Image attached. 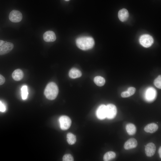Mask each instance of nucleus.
Masks as SVG:
<instances>
[{
	"instance_id": "obj_24",
	"label": "nucleus",
	"mask_w": 161,
	"mask_h": 161,
	"mask_svg": "<svg viewBox=\"0 0 161 161\" xmlns=\"http://www.w3.org/2000/svg\"><path fill=\"white\" fill-rule=\"evenodd\" d=\"M130 97L133 95L135 92L136 89L134 87H130L127 91Z\"/></svg>"
},
{
	"instance_id": "obj_6",
	"label": "nucleus",
	"mask_w": 161,
	"mask_h": 161,
	"mask_svg": "<svg viewBox=\"0 0 161 161\" xmlns=\"http://www.w3.org/2000/svg\"><path fill=\"white\" fill-rule=\"evenodd\" d=\"M106 117L109 119H112L116 116L117 113L116 106L112 104H109L106 106Z\"/></svg>"
},
{
	"instance_id": "obj_18",
	"label": "nucleus",
	"mask_w": 161,
	"mask_h": 161,
	"mask_svg": "<svg viewBox=\"0 0 161 161\" xmlns=\"http://www.w3.org/2000/svg\"><path fill=\"white\" fill-rule=\"evenodd\" d=\"M95 83L97 86H103L105 83V80L103 77L100 76H97L94 79Z\"/></svg>"
},
{
	"instance_id": "obj_15",
	"label": "nucleus",
	"mask_w": 161,
	"mask_h": 161,
	"mask_svg": "<svg viewBox=\"0 0 161 161\" xmlns=\"http://www.w3.org/2000/svg\"><path fill=\"white\" fill-rule=\"evenodd\" d=\"M69 75L70 78L75 79L81 77L82 73L78 69L74 68L70 70Z\"/></svg>"
},
{
	"instance_id": "obj_13",
	"label": "nucleus",
	"mask_w": 161,
	"mask_h": 161,
	"mask_svg": "<svg viewBox=\"0 0 161 161\" xmlns=\"http://www.w3.org/2000/svg\"><path fill=\"white\" fill-rule=\"evenodd\" d=\"M129 16V13L126 9L123 8L120 10L118 13V17L120 20L124 22L126 21Z\"/></svg>"
},
{
	"instance_id": "obj_29",
	"label": "nucleus",
	"mask_w": 161,
	"mask_h": 161,
	"mask_svg": "<svg viewBox=\"0 0 161 161\" xmlns=\"http://www.w3.org/2000/svg\"><path fill=\"white\" fill-rule=\"evenodd\" d=\"M65 0L66 1H69V0Z\"/></svg>"
},
{
	"instance_id": "obj_26",
	"label": "nucleus",
	"mask_w": 161,
	"mask_h": 161,
	"mask_svg": "<svg viewBox=\"0 0 161 161\" xmlns=\"http://www.w3.org/2000/svg\"><path fill=\"white\" fill-rule=\"evenodd\" d=\"M5 81L4 77L0 74V85L3 84Z\"/></svg>"
},
{
	"instance_id": "obj_16",
	"label": "nucleus",
	"mask_w": 161,
	"mask_h": 161,
	"mask_svg": "<svg viewBox=\"0 0 161 161\" xmlns=\"http://www.w3.org/2000/svg\"><path fill=\"white\" fill-rule=\"evenodd\" d=\"M126 129L127 133L130 135L134 134L136 131V126L132 123L127 124L126 126Z\"/></svg>"
},
{
	"instance_id": "obj_1",
	"label": "nucleus",
	"mask_w": 161,
	"mask_h": 161,
	"mask_svg": "<svg viewBox=\"0 0 161 161\" xmlns=\"http://www.w3.org/2000/svg\"><path fill=\"white\" fill-rule=\"evenodd\" d=\"M76 43L79 49L86 50L93 47L95 45V41L93 38L91 37L82 36L76 39Z\"/></svg>"
},
{
	"instance_id": "obj_7",
	"label": "nucleus",
	"mask_w": 161,
	"mask_h": 161,
	"mask_svg": "<svg viewBox=\"0 0 161 161\" xmlns=\"http://www.w3.org/2000/svg\"><path fill=\"white\" fill-rule=\"evenodd\" d=\"M13 47V43L10 42L4 43L0 46V55H4L9 53Z\"/></svg>"
},
{
	"instance_id": "obj_20",
	"label": "nucleus",
	"mask_w": 161,
	"mask_h": 161,
	"mask_svg": "<svg viewBox=\"0 0 161 161\" xmlns=\"http://www.w3.org/2000/svg\"><path fill=\"white\" fill-rule=\"evenodd\" d=\"M21 96L23 100L26 99L28 95L27 86L26 85L23 86L21 89Z\"/></svg>"
},
{
	"instance_id": "obj_19",
	"label": "nucleus",
	"mask_w": 161,
	"mask_h": 161,
	"mask_svg": "<svg viewBox=\"0 0 161 161\" xmlns=\"http://www.w3.org/2000/svg\"><path fill=\"white\" fill-rule=\"evenodd\" d=\"M66 138L67 142L70 145L74 144L76 141L75 136L71 133H69L67 134Z\"/></svg>"
},
{
	"instance_id": "obj_4",
	"label": "nucleus",
	"mask_w": 161,
	"mask_h": 161,
	"mask_svg": "<svg viewBox=\"0 0 161 161\" xmlns=\"http://www.w3.org/2000/svg\"><path fill=\"white\" fill-rule=\"evenodd\" d=\"M61 129L66 130L68 129L71 126V120L68 116L63 115L60 117L59 119Z\"/></svg>"
},
{
	"instance_id": "obj_27",
	"label": "nucleus",
	"mask_w": 161,
	"mask_h": 161,
	"mask_svg": "<svg viewBox=\"0 0 161 161\" xmlns=\"http://www.w3.org/2000/svg\"><path fill=\"white\" fill-rule=\"evenodd\" d=\"M158 153L159 155V157L160 158H161V146L160 147L159 151H158Z\"/></svg>"
},
{
	"instance_id": "obj_14",
	"label": "nucleus",
	"mask_w": 161,
	"mask_h": 161,
	"mask_svg": "<svg viewBox=\"0 0 161 161\" xmlns=\"http://www.w3.org/2000/svg\"><path fill=\"white\" fill-rule=\"evenodd\" d=\"M12 77L14 80L18 81L20 80L23 78L24 73L21 69H17L13 72Z\"/></svg>"
},
{
	"instance_id": "obj_22",
	"label": "nucleus",
	"mask_w": 161,
	"mask_h": 161,
	"mask_svg": "<svg viewBox=\"0 0 161 161\" xmlns=\"http://www.w3.org/2000/svg\"><path fill=\"white\" fill-rule=\"evenodd\" d=\"M154 91L152 89H149L146 93V97L148 99H151L155 96Z\"/></svg>"
},
{
	"instance_id": "obj_28",
	"label": "nucleus",
	"mask_w": 161,
	"mask_h": 161,
	"mask_svg": "<svg viewBox=\"0 0 161 161\" xmlns=\"http://www.w3.org/2000/svg\"><path fill=\"white\" fill-rule=\"evenodd\" d=\"M5 42L4 41L2 40H0V46L4 44Z\"/></svg>"
},
{
	"instance_id": "obj_8",
	"label": "nucleus",
	"mask_w": 161,
	"mask_h": 161,
	"mask_svg": "<svg viewBox=\"0 0 161 161\" xmlns=\"http://www.w3.org/2000/svg\"><path fill=\"white\" fill-rule=\"evenodd\" d=\"M96 115L100 120H103L106 117V106L102 104L100 105L96 111Z\"/></svg>"
},
{
	"instance_id": "obj_25",
	"label": "nucleus",
	"mask_w": 161,
	"mask_h": 161,
	"mask_svg": "<svg viewBox=\"0 0 161 161\" xmlns=\"http://www.w3.org/2000/svg\"><path fill=\"white\" fill-rule=\"evenodd\" d=\"M6 110V107L0 101V111L4 112Z\"/></svg>"
},
{
	"instance_id": "obj_23",
	"label": "nucleus",
	"mask_w": 161,
	"mask_h": 161,
	"mask_svg": "<svg viewBox=\"0 0 161 161\" xmlns=\"http://www.w3.org/2000/svg\"><path fill=\"white\" fill-rule=\"evenodd\" d=\"M74 160L73 157L70 154H67L64 155L63 157V161H72Z\"/></svg>"
},
{
	"instance_id": "obj_17",
	"label": "nucleus",
	"mask_w": 161,
	"mask_h": 161,
	"mask_svg": "<svg viewBox=\"0 0 161 161\" xmlns=\"http://www.w3.org/2000/svg\"><path fill=\"white\" fill-rule=\"evenodd\" d=\"M116 154L115 153L112 151H109L106 152L103 157L104 161H109L115 158Z\"/></svg>"
},
{
	"instance_id": "obj_5",
	"label": "nucleus",
	"mask_w": 161,
	"mask_h": 161,
	"mask_svg": "<svg viewBox=\"0 0 161 161\" xmlns=\"http://www.w3.org/2000/svg\"><path fill=\"white\" fill-rule=\"evenodd\" d=\"M9 18L11 22L18 23L21 20L22 18V15L19 11L13 10L10 13Z\"/></svg>"
},
{
	"instance_id": "obj_9",
	"label": "nucleus",
	"mask_w": 161,
	"mask_h": 161,
	"mask_svg": "<svg viewBox=\"0 0 161 161\" xmlns=\"http://www.w3.org/2000/svg\"><path fill=\"white\" fill-rule=\"evenodd\" d=\"M156 150L155 145L153 143H148L145 146V151L146 156L148 157H151L155 154Z\"/></svg>"
},
{
	"instance_id": "obj_3",
	"label": "nucleus",
	"mask_w": 161,
	"mask_h": 161,
	"mask_svg": "<svg viewBox=\"0 0 161 161\" xmlns=\"http://www.w3.org/2000/svg\"><path fill=\"white\" fill-rule=\"evenodd\" d=\"M139 42L143 47L148 48L151 46L153 44L154 39L151 35L148 34H144L140 37Z\"/></svg>"
},
{
	"instance_id": "obj_12",
	"label": "nucleus",
	"mask_w": 161,
	"mask_h": 161,
	"mask_svg": "<svg viewBox=\"0 0 161 161\" xmlns=\"http://www.w3.org/2000/svg\"><path fill=\"white\" fill-rule=\"evenodd\" d=\"M157 125L154 123L148 124L144 127V130L146 132L153 133L156 132L158 129Z\"/></svg>"
},
{
	"instance_id": "obj_11",
	"label": "nucleus",
	"mask_w": 161,
	"mask_h": 161,
	"mask_svg": "<svg viewBox=\"0 0 161 161\" xmlns=\"http://www.w3.org/2000/svg\"><path fill=\"white\" fill-rule=\"evenodd\" d=\"M137 145V142L134 138H131L128 140L125 143L124 148L126 150H129L136 147Z\"/></svg>"
},
{
	"instance_id": "obj_10",
	"label": "nucleus",
	"mask_w": 161,
	"mask_h": 161,
	"mask_svg": "<svg viewBox=\"0 0 161 161\" xmlns=\"http://www.w3.org/2000/svg\"><path fill=\"white\" fill-rule=\"evenodd\" d=\"M43 38L44 40L47 42H53L56 38L54 32L50 30L45 32L43 35Z\"/></svg>"
},
{
	"instance_id": "obj_21",
	"label": "nucleus",
	"mask_w": 161,
	"mask_h": 161,
	"mask_svg": "<svg viewBox=\"0 0 161 161\" xmlns=\"http://www.w3.org/2000/svg\"><path fill=\"white\" fill-rule=\"evenodd\" d=\"M161 75H159L154 80V84L155 86L161 89Z\"/></svg>"
},
{
	"instance_id": "obj_2",
	"label": "nucleus",
	"mask_w": 161,
	"mask_h": 161,
	"mask_svg": "<svg viewBox=\"0 0 161 161\" xmlns=\"http://www.w3.org/2000/svg\"><path fill=\"white\" fill-rule=\"evenodd\" d=\"M58 88L56 84L54 82L49 83L46 86L44 91L46 97L49 100L55 99L58 93Z\"/></svg>"
}]
</instances>
